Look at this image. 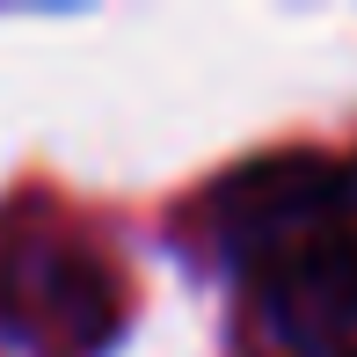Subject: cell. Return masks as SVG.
<instances>
[{
	"mask_svg": "<svg viewBox=\"0 0 357 357\" xmlns=\"http://www.w3.org/2000/svg\"><path fill=\"white\" fill-rule=\"evenodd\" d=\"M226 255L278 357H357V183L321 160L248 168L226 197Z\"/></svg>",
	"mask_w": 357,
	"mask_h": 357,
	"instance_id": "cell-1",
	"label": "cell"
}]
</instances>
